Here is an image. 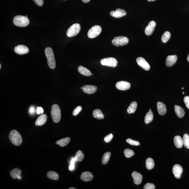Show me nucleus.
I'll list each match as a JSON object with an SVG mask.
<instances>
[{"label":"nucleus","mask_w":189,"mask_h":189,"mask_svg":"<svg viewBox=\"0 0 189 189\" xmlns=\"http://www.w3.org/2000/svg\"><path fill=\"white\" fill-rule=\"evenodd\" d=\"M70 137H66L56 141V144L61 147H64L67 145L70 142Z\"/></svg>","instance_id":"obj_24"},{"label":"nucleus","mask_w":189,"mask_h":189,"mask_svg":"<svg viewBox=\"0 0 189 189\" xmlns=\"http://www.w3.org/2000/svg\"><path fill=\"white\" fill-rule=\"evenodd\" d=\"M183 94H184L185 93H184V92H182Z\"/></svg>","instance_id":"obj_52"},{"label":"nucleus","mask_w":189,"mask_h":189,"mask_svg":"<svg viewBox=\"0 0 189 189\" xmlns=\"http://www.w3.org/2000/svg\"><path fill=\"white\" fill-rule=\"evenodd\" d=\"M126 142L130 145L133 146H138L140 145V143L138 141L133 140L128 138L126 140Z\"/></svg>","instance_id":"obj_36"},{"label":"nucleus","mask_w":189,"mask_h":189,"mask_svg":"<svg viewBox=\"0 0 189 189\" xmlns=\"http://www.w3.org/2000/svg\"><path fill=\"white\" fill-rule=\"evenodd\" d=\"M183 168L182 166L179 164H176L173 166L172 172L175 177L179 179L180 178L182 173Z\"/></svg>","instance_id":"obj_11"},{"label":"nucleus","mask_w":189,"mask_h":189,"mask_svg":"<svg viewBox=\"0 0 189 189\" xmlns=\"http://www.w3.org/2000/svg\"><path fill=\"white\" fill-rule=\"evenodd\" d=\"M174 110L176 115L178 117L182 118L185 114V111L182 107L178 105L174 106Z\"/></svg>","instance_id":"obj_21"},{"label":"nucleus","mask_w":189,"mask_h":189,"mask_svg":"<svg viewBox=\"0 0 189 189\" xmlns=\"http://www.w3.org/2000/svg\"><path fill=\"white\" fill-rule=\"evenodd\" d=\"M15 53L19 55H23L29 53V49L26 46L19 45L15 47L14 49Z\"/></svg>","instance_id":"obj_12"},{"label":"nucleus","mask_w":189,"mask_h":189,"mask_svg":"<svg viewBox=\"0 0 189 189\" xmlns=\"http://www.w3.org/2000/svg\"><path fill=\"white\" fill-rule=\"evenodd\" d=\"M1 64H0V69L1 68Z\"/></svg>","instance_id":"obj_50"},{"label":"nucleus","mask_w":189,"mask_h":189,"mask_svg":"<svg viewBox=\"0 0 189 189\" xmlns=\"http://www.w3.org/2000/svg\"><path fill=\"white\" fill-rule=\"evenodd\" d=\"M147 1H149V2H150V1H156V0H147Z\"/></svg>","instance_id":"obj_47"},{"label":"nucleus","mask_w":189,"mask_h":189,"mask_svg":"<svg viewBox=\"0 0 189 189\" xmlns=\"http://www.w3.org/2000/svg\"><path fill=\"white\" fill-rule=\"evenodd\" d=\"M183 89H184L183 88H182V90H183Z\"/></svg>","instance_id":"obj_55"},{"label":"nucleus","mask_w":189,"mask_h":189,"mask_svg":"<svg viewBox=\"0 0 189 189\" xmlns=\"http://www.w3.org/2000/svg\"><path fill=\"white\" fill-rule=\"evenodd\" d=\"M184 145L185 147L189 149V135L187 134L184 135L183 137Z\"/></svg>","instance_id":"obj_34"},{"label":"nucleus","mask_w":189,"mask_h":189,"mask_svg":"<svg viewBox=\"0 0 189 189\" xmlns=\"http://www.w3.org/2000/svg\"><path fill=\"white\" fill-rule=\"evenodd\" d=\"M143 188L144 189H155V186L154 184L147 183L144 186Z\"/></svg>","instance_id":"obj_38"},{"label":"nucleus","mask_w":189,"mask_h":189,"mask_svg":"<svg viewBox=\"0 0 189 189\" xmlns=\"http://www.w3.org/2000/svg\"><path fill=\"white\" fill-rule=\"evenodd\" d=\"M127 12L123 9H117L115 11H112L110 12V15L112 17L115 18H120L125 16Z\"/></svg>","instance_id":"obj_13"},{"label":"nucleus","mask_w":189,"mask_h":189,"mask_svg":"<svg viewBox=\"0 0 189 189\" xmlns=\"http://www.w3.org/2000/svg\"><path fill=\"white\" fill-rule=\"evenodd\" d=\"M129 42V40L127 37L122 36L116 37L112 41V44L116 47L126 45Z\"/></svg>","instance_id":"obj_5"},{"label":"nucleus","mask_w":189,"mask_h":189,"mask_svg":"<svg viewBox=\"0 0 189 189\" xmlns=\"http://www.w3.org/2000/svg\"><path fill=\"white\" fill-rule=\"evenodd\" d=\"M82 87H81V89H82Z\"/></svg>","instance_id":"obj_53"},{"label":"nucleus","mask_w":189,"mask_h":189,"mask_svg":"<svg viewBox=\"0 0 189 189\" xmlns=\"http://www.w3.org/2000/svg\"><path fill=\"white\" fill-rule=\"evenodd\" d=\"M146 167L149 170H152L155 166V162L153 159L151 158H147L146 162Z\"/></svg>","instance_id":"obj_29"},{"label":"nucleus","mask_w":189,"mask_h":189,"mask_svg":"<svg viewBox=\"0 0 189 189\" xmlns=\"http://www.w3.org/2000/svg\"><path fill=\"white\" fill-rule=\"evenodd\" d=\"M187 61H188V62H189V54L188 55V56H187Z\"/></svg>","instance_id":"obj_48"},{"label":"nucleus","mask_w":189,"mask_h":189,"mask_svg":"<svg viewBox=\"0 0 189 189\" xmlns=\"http://www.w3.org/2000/svg\"><path fill=\"white\" fill-rule=\"evenodd\" d=\"M82 110V107L81 106H79L77 107L73 111V115L74 116H76V115L79 114L80 113Z\"/></svg>","instance_id":"obj_37"},{"label":"nucleus","mask_w":189,"mask_h":189,"mask_svg":"<svg viewBox=\"0 0 189 189\" xmlns=\"http://www.w3.org/2000/svg\"><path fill=\"white\" fill-rule=\"evenodd\" d=\"M51 115L54 122L57 123L60 120L61 118V110L57 104H54L52 105Z\"/></svg>","instance_id":"obj_4"},{"label":"nucleus","mask_w":189,"mask_h":189,"mask_svg":"<svg viewBox=\"0 0 189 189\" xmlns=\"http://www.w3.org/2000/svg\"><path fill=\"white\" fill-rule=\"evenodd\" d=\"M174 143L175 146L178 148H181L184 145L183 139L179 136L175 137L174 138Z\"/></svg>","instance_id":"obj_22"},{"label":"nucleus","mask_w":189,"mask_h":189,"mask_svg":"<svg viewBox=\"0 0 189 189\" xmlns=\"http://www.w3.org/2000/svg\"><path fill=\"white\" fill-rule=\"evenodd\" d=\"M33 1L35 3L40 7H42L43 5L44 0H33Z\"/></svg>","instance_id":"obj_43"},{"label":"nucleus","mask_w":189,"mask_h":189,"mask_svg":"<svg viewBox=\"0 0 189 189\" xmlns=\"http://www.w3.org/2000/svg\"><path fill=\"white\" fill-rule=\"evenodd\" d=\"M111 155V153L109 152H107L104 154L102 159V163L103 164L105 165L108 162L110 159Z\"/></svg>","instance_id":"obj_32"},{"label":"nucleus","mask_w":189,"mask_h":189,"mask_svg":"<svg viewBox=\"0 0 189 189\" xmlns=\"http://www.w3.org/2000/svg\"><path fill=\"white\" fill-rule=\"evenodd\" d=\"M137 107V103L136 102H133L130 104L129 106L127 109V113L129 114L134 113L136 111Z\"/></svg>","instance_id":"obj_26"},{"label":"nucleus","mask_w":189,"mask_h":189,"mask_svg":"<svg viewBox=\"0 0 189 189\" xmlns=\"http://www.w3.org/2000/svg\"><path fill=\"white\" fill-rule=\"evenodd\" d=\"M76 188H74V187H70L69 188V189H76Z\"/></svg>","instance_id":"obj_49"},{"label":"nucleus","mask_w":189,"mask_h":189,"mask_svg":"<svg viewBox=\"0 0 189 189\" xmlns=\"http://www.w3.org/2000/svg\"><path fill=\"white\" fill-rule=\"evenodd\" d=\"M136 62L138 65L142 67L145 70H149L150 69L149 64L144 58L142 57H138L136 59Z\"/></svg>","instance_id":"obj_10"},{"label":"nucleus","mask_w":189,"mask_h":189,"mask_svg":"<svg viewBox=\"0 0 189 189\" xmlns=\"http://www.w3.org/2000/svg\"><path fill=\"white\" fill-rule=\"evenodd\" d=\"M81 30V26L79 24H74L71 26L68 30L67 36L69 37L76 36L79 33Z\"/></svg>","instance_id":"obj_6"},{"label":"nucleus","mask_w":189,"mask_h":189,"mask_svg":"<svg viewBox=\"0 0 189 189\" xmlns=\"http://www.w3.org/2000/svg\"><path fill=\"white\" fill-rule=\"evenodd\" d=\"M156 25V23L155 21H150L145 29V32L146 35L148 36L151 35L153 33Z\"/></svg>","instance_id":"obj_15"},{"label":"nucleus","mask_w":189,"mask_h":189,"mask_svg":"<svg viewBox=\"0 0 189 189\" xmlns=\"http://www.w3.org/2000/svg\"><path fill=\"white\" fill-rule=\"evenodd\" d=\"M178 59L176 55H169L166 60V65L167 67H171L176 64Z\"/></svg>","instance_id":"obj_16"},{"label":"nucleus","mask_w":189,"mask_h":189,"mask_svg":"<svg viewBox=\"0 0 189 189\" xmlns=\"http://www.w3.org/2000/svg\"><path fill=\"white\" fill-rule=\"evenodd\" d=\"M47 177L53 180H58L59 179V175L56 172L53 171H49L47 173Z\"/></svg>","instance_id":"obj_30"},{"label":"nucleus","mask_w":189,"mask_h":189,"mask_svg":"<svg viewBox=\"0 0 189 189\" xmlns=\"http://www.w3.org/2000/svg\"><path fill=\"white\" fill-rule=\"evenodd\" d=\"M101 64L103 66L111 67H115L117 65V61L113 58H107L102 59L100 61Z\"/></svg>","instance_id":"obj_8"},{"label":"nucleus","mask_w":189,"mask_h":189,"mask_svg":"<svg viewBox=\"0 0 189 189\" xmlns=\"http://www.w3.org/2000/svg\"><path fill=\"white\" fill-rule=\"evenodd\" d=\"M158 113L160 115H164L167 112L166 107L165 104L162 102H158L157 104Z\"/></svg>","instance_id":"obj_18"},{"label":"nucleus","mask_w":189,"mask_h":189,"mask_svg":"<svg viewBox=\"0 0 189 189\" xmlns=\"http://www.w3.org/2000/svg\"><path fill=\"white\" fill-rule=\"evenodd\" d=\"M78 70L81 74L84 76H89L92 75L91 72L88 69L82 66H79L78 67Z\"/></svg>","instance_id":"obj_23"},{"label":"nucleus","mask_w":189,"mask_h":189,"mask_svg":"<svg viewBox=\"0 0 189 189\" xmlns=\"http://www.w3.org/2000/svg\"><path fill=\"white\" fill-rule=\"evenodd\" d=\"M93 116L94 117L98 119H103L104 117V115L99 109H97L94 111Z\"/></svg>","instance_id":"obj_25"},{"label":"nucleus","mask_w":189,"mask_h":189,"mask_svg":"<svg viewBox=\"0 0 189 189\" xmlns=\"http://www.w3.org/2000/svg\"><path fill=\"white\" fill-rule=\"evenodd\" d=\"M9 139L12 144L16 146L21 145L23 142L22 137L19 132L16 130H12L9 134Z\"/></svg>","instance_id":"obj_2"},{"label":"nucleus","mask_w":189,"mask_h":189,"mask_svg":"<svg viewBox=\"0 0 189 189\" xmlns=\"http://www.w3.org/2000/svg\"><path fill=\"white\" fill-rule=\"evenodd\" d=\"M153 115L151 111H149L146 115L145 117V124H148L153 121Z\"/></svg>","instance_id":"obj_31"},{"label":"nucleus","mask_w":189,"mask_h":189,"mask_svg":"<svg viewBox=\"0 0 189 189\" xmlns=\"http://www.w3.org/2000/svg\"><path fill=\"white\" fill-rule=\"evenodd\" d=\"M149 111H151V109H150Z\"/></svg>","instance_id":"obj_51"},{"label":"nucleus","mask_w":189,"mask_h":189,"mask_svg":"<svg viewBox=\"0 0 189 189\" xmlns=\"http://www.w3.org/2000/svg\"><path fill=\"white\" fill-rule=\"evenodd\" d=\"M84 155L80 150H78L76 152L74 157V159L76 162H81L84 160Z\"/></svg>","instance_id":"obj_27"},{"label":"nucleus","mask_w":189,"mask_h":189,"mask_svg":"<svg viewBox=\"0 0 189 189\" xmlns=\"http://www.w3.org/2000/svg\"><path fill=\"white\" fill-rule=\"evenodd\" d=\"M17 179L19 180H21V174L19 175V176H18L17 178Z\"/></svg>","instance_id":"obj_46"},{"label":"nucleus","mask_w":189,"mask_h":189,"mask_svg":"<svg viewBox=\"0 0 189 189\" xmlns=\"http://www.w3.org/2000/svg\"><path fill=\"white\" fill-rule=\"evenodd\" d=\"M13 23L17 27H24L29 25L30 21L26 16L18 15L14 18Z\"/></svg>","instance_id":"obj_3"},{"label":"nucleus","mask_w":189,"mask_h":189,"mask_svg":"<svg viewBox=\"0 0 189 189\" xmlns=\"http://www.w3.org/2000/svg\"><path fill=\"white\" fill-rule=\"evenodd\" d=\"M113 137V135L112 134H110L107 135L104 138V140L107 143H110L112 141Z\"/></svg>","instance_id":"obj_39"},{"label":"nucleus","mask_w":189,"mask_h":189,"mask_svg":"<svg viewBox=\"0 0 189 189\" xmlns=\"http://www.w3.org/2000/svg\"><path fill=\"white\" fill-rule=\"evenodd\" d=\"M75 161L74 158H72L71 160V162H70V166H69V170H73L74 169L75 167Z\"/></svg>","instance_id":"obj_40"},{"label":"nucleus","mask_w":189,"mask_h":189,"mask_svg":"<svg viewBox=\"0 0 189 189\" xmlns=\"http://www.w3.org/2000/svg\"><path fill=\"white\" fill-rule=\"evenodd\" d=\"M36 107L33 106H32L29 108V113H30V114L31 115H34L35 113H36Z\"/></svg>","instance_id":"obj_41"},{"label":"nucleus","mask_w":189,"mask_h":189,"mask_svg":"<svg viewBox=\"0 0 189 189\" xmlns=\"http://www.w3.org/2000/svg\"><path fill=\"white\" fill-rule=\"evenodd\" d=\"M133 178L134 183L137 185H139L142 182L143 176L140 173H137L136 171L133 172L131 175Z\"/></svg>","instance_id":"obj_17"},{"label":"nucleus","mask_w":189,"mask_h":189,"mask_svg":"<svg viewBox=\"0 0 189 189\" xmlns=\"http://www.w3.org/2000/svg\"><path fill=\"white\" fill-rule=\"evenodd\" d=\"M184 101L186 107L187 108L189 109V96H185L184 98Z\"/></svg>","instance_id":"obj_42"},{"label":"nucleus","mask_w":189,"mask_h":189,"mask_svg":"<svg viewBox=\"0 0 189 189\" xmlns=\"http://www.w3.org/2000/svg\"><path fill=\"white\" fill-rule=\"evenodd\" d=\"M102 31V28L100 26L95 25L92 27L89 30L88 36L90 38H94L99 36Z\"/></svg>","instance_id":"obj_7"},{"label":"nucleus","mask_w":189,"mask_h":189,"mask_svg":"<svg viewBox=\"0 0 189 189\" xmlns=\"http://www.w3.org/2000/svg\"><path fill=\"white\" fill-rule=\"evenodd\" d=\"M26 17H27L28 16H26Z\"/></svg>","instance_id":"obj_54"},{"label":"nucleus","mask_w":189,"mask_h":189,"mask_svg":"<svg viewBox=\"0 0 189 189\" xmlns=\"http://www.w3.org/2000/svg\"><path fill=\"white\" fill-rule=\"evenodd\" d=\"M93 177V174L90 172H84L82 173L80 176L81 180L86 182L92 180Z\"/></svg>","instance_id":"obj_19"},{"label":"nucleus","mask_w":189,"mask_h":189,"mask_svg":"<svg viewBox=\"0 0 189 189\" xmlns=\"http://www.w3.org/2000/svg\"><path fill=\"white\" fill-rule=\"evenodd\" d=\"M45 54L49 67L50 69H54L56 67V62L53 50L50 47H47L45 50Z\"/></svg>","instance_id":"obj_1"},{"label":"nucleus","mask_w":189,"mask_h":189,"mask_svg":"<svg viewBox=\"0 0 189 189\" xmlns=\"http://www.w3.org/2000/svg\"><path fill=\"white\" fill-rule=\"evenodd\" d=\"M21 170L20 169L16 168L13 169L10 172V176L13 179H16L17 178L18 176L21 174Z\"/></svg>","instance_id":"obj_28"},{"label":"nucleus","mask_w":189,"mask_h":189,"mask_svg":"<svg viewBox=\"0 0 189 189\" xmlns=\"http://www.w3.org/2000/svg\"><path fill=\"white\" fill-rule=\"evenodd\" d=\"M82 87L83 91L84 93L89 94L95 93L97 90V87L93 85H86L83 86Z\"/></svg>","instance_id":"obj_14"},{"label":"nucleus","mask_w":189,"mask_h":189,"mask_svg":"<svg viewBox=\"0 0 189 189\" xmlns=\"http://www.w3.org/2000/svg\"><path fill=\"white\" fill-rule=\"evenodd\" d=\"M47 116L46 114H42L39 116L36 119L35 124L36 126H42L46 122Z\"/></svg>","instance_id":"obj_20"},{"label":"nucleus","mask_w":189,"mask_h":189,"mask_svg":"<svg viewBox=\"0 0 189 189\" xmlns=\"http://www.w3.org/2000/svg\"><path fill=\"white\" fill-rule=\"evenodd\" d=\"M124 153L125 157L127 158L131 157L135 155L134 152L129 149H126L124 150Z\"/></svg>","instance_id":"obj_35"},{"label":"nucleus","mask_w":189,"mask_h":189,"mask_svg":"<svg viewBox=\"0 0 189 189\" xmlns=\"http://www.w3.org/2000/svg\"><path fill=\"white\" fill-rule=\"evenodd\" d=\"M84 3H87L90 2V0H81Z\"/></svg>","instance_id":"obj_45"},{"label":"nucleus","mask_w":189,"mask_h":189,"mask_svg":"<svg viewBox=\"0 0 189 189\" xmlns=\"http://www.w3.org/2000/svg\"><path fill=\"white\" fill-rule=\"evenodd\" d=\"M43 109L41 107H38L36 110L37 114L40 115L44 113Z\"/></svg>","instance_id":"obj_44"},{"label":"nucleus","mask_w":189,"mask_h":189,"mask_svg":"<svg viewBox=\"0 0 189 189\" xmlns=\"http://www.w3.org/2000/svg\"><path fill=\"white\" fill-rule=\"evenodd\" d=\"M170 36H171V35H170V32L166 31L164 32L162 37V42L164 43H166L168 41V40L170 39Z\"/></svg>","instance_id":"obj_33"},{"label":"nucleus","mask_w":189,"mask_h":189,"mask_svg":"<svg viewBox=\"0 0 189 189\" xmlns=\"http://www.w3.org/2000/svg\"><path fill=\"white\" fill-rule=\"evenodd\" d=\"M131 84L130 83L125 81H119L116 83V87L118 90H126L130 88Z\"/></svg>","instance_id":"obj_9"},{"label":"nucleus","mask_w":189,"mask_h":189,"mask_svg":"<svg viewBox=\"0 0 189 189\" xmlns=\"http://www.w3.org/2000/svg\"><path fill=\"white\" fill-rule=\"evenodd\" d=\"M64 1H66V0H64Z\"/></svg>","instance_id":"obj_56"}]
</instances>
